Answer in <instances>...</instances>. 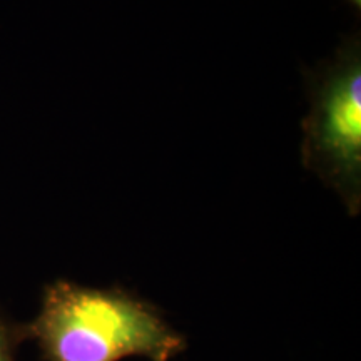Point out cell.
I'll return each instance as SVG.
<instances>
[{"label": "cell", "instance_id": "cell-1", "mask_svg": "<svg viewBox=\"0 0 361 361\" xmlns=\"http://www.w3.org/2000/svg\"><path fill=\"white\" fill-rule=\"evenodd\" d=\"M27 341L44 361H121L141 356L173 361L188 348L159 310L121 288H90L57 279L45 286Z\"/></svg>", "mask_w": 361, "mask_h": 361}, {"label": "cell", "instance_id": "cell-2", "mask_svg": "<svg viewBox=\"0 0 361 361\" xmlns=\"http://www.w3.org/2000/svg\"><path fill=\"white\" fill-rule=\"evenodd\" d=\"M303 121V166L331 188L350 214L361 207V51L350 40L311 78Z\"/></svg>", "mask_w": 361, "mask_h": 361}, {"label": "cell", "instance_id": "cell-3", "mask_svg": "<svg viewBox=\"0 0 361 361\" xmlns=\"http://www.w3.org/2000/svg\"><path fill=\"white\" fill-rule=\"evenodd\" d=\"M25 341L24 324L8 322L0 314V361H16L17 350Z\"/></svg>", "mask_w": 361, "mask_h": 361}, {"label": "cell", "instance_id": "cell-4", "mask_svg": "<svg viewBox=\"0 0 361 361\" xmlns=\"http://www.w3.org/2000/svg\"><path fill=\"white\" fill-rule=\"evenodd\" d=\"M346 2H348L353 8H356L358 12L361 11V0H346Z\"/></svg>", "mask_w": 361, "mask_h": 361}]
</instances>
